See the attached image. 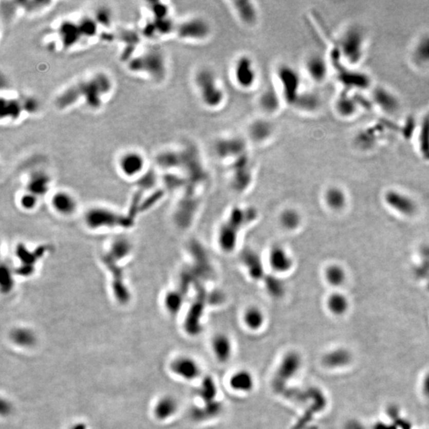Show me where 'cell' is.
<instances>
[{
  "instance_id": "obj_30",
  "label": "cell",
  "mask_w": 429,
  "mask_h": 429,
  "mask_svg": "<svg viewBox=\"0 0 429 429\" xmlns=\"http://www.w3.org/2000/svg\"><path fill=\"white\" fill-rule=\"evenodd\" d=\"M324 277L328 284L338 287L345 282L346 273L339 265L332 264L326 269Z\"/></svg>"
},
{
  "instance_id": "obj_19",
  "label": "cell",
  "mask_w": 429,
  "mask_h": 429,
  "mask_svg": "<svg viewBox=\"0 0 429 429\" xmlns=\"http://www.w3.org/2000/svg\"><path fill=\"white\" fill-rule=\"evenodd\" d=\"M231 8L238 20L247 27H253L258 20V10L254 2L235 1L231 3Z\"/></svg>"
},
{
  "instance_id": "obj_14",
  "label": "cell",
  "mask_w": 429,
  "mask_h": 429,
  "mask_svg": "<svg viewBox=\"0 0 429 429\" xmlns=\"http://www.w3.org/2000/svg\"><path fill=\"white\" fill-rule=\"evenodd\" d=\"M268 263L273 271L281 274L288 273L293 267V257L282 246H274L270 249L268 254Z\"/></svg>"
},
{
  "instance_id": "obj_22",
  "label": "cell",
  "mask_w": 429,
  "mask_h": 429,
  "mask_svg": "<svg viewBox=\"0 0 429 429\" xmlns=\"http://www.w3.org/2000/svg\"><path fill=\"white\" fill-rule=\"evenodd\" d=\"M321 99L316 93L302 91L295 101L293 107L300 113L312 114L321 107Z\"/></svg>"
},
{
  "instance_id": "obj_3",
  "label": "cell",
  "mask_w": 429,
  "mask_h": 429,
  "mask_svg": "<svg viewBox=\"0 0 429 429\" xmlns=\"http://www.w3.org/2000/svg\"><path fill=\"white\" fill-rule=\"evenodd\" d=\"M303 357L299 350H287L282 355L273 376L274 389L280 392L291 380L296 378L303 366Z\"/></svg>"
},
{
  "instance_id": "obj_10",
  "label": "cell",
  "mask_w": 429,
  "mask_h": 429,
  "mask_svg": "<svg viewBox=\"0 0 429 429\" xmlns=\"http://www.w3.org/2000/svg\"><path fill=\"white\" fill-rule=\"evenodd\" d=\"M210 348L217 363L227 364L234 355V343L229 334L219 332L214 334L211 340Z\"/></svg>"
},
{
  "instance_id": "obj_27",
  "label": "cell",
  "mask_w": 429,
  "mask_h": 429,
  "mask_svg": "<svg viewBox=\"0 0 429 429\" xmlns=\"http://www.w3.org/2000/svg\"><path fill=\"white\" fill-rule=\"evenodd\" d=\"M132 249V244L127 239L124 238H116L110 247L109 257L115 262L123 259L130 254Z\"/></svg>"
},
{
  "instance_id": "obj_29",
  "label": "cell",
  "mask_w": 429,
  "mask_h": 429,
  "mask_svg": "<svg viewBox=\"0 0 429 429\" xmlns=\"http://www.w3.org/2000/svg\"><path fill=\"white\" fill-rule=\"evenodd\" d=\"M415 62L420 68L429 69V36L419 41L414 53Z\"/></svg>"
},
{
  "instance_id": "obj_38",
  "label": "cell",
  "mask_w": 429,
  "mask_h": 429,
  "mask_svg": "<svg viewBox=\"0 0 429 429\" xmlns=\"http://www.w3.org/2000/svg\"><path fill=\"white\" fill-rule=\"evenodd\" d=\"M12 411V405L7 400H2L1 401V413L2 415H8Z\"/></svg>"
},
{
  "instance_id": "obj_21",
  "label": "cell",
  "mask_w": 429,
  "mask_h": 429,
  "mask_svg": "<svg viewBox=\"0 0 429 429\" xmlns=\"http://www.w3.org/2000/svg\"><path fill=\"white\" fill-rule=\"evenodd\" d=\"M242 321L247 330L257 332L263 329L267 322V317L261 308L257 306H250L244 310Z\"/></svg>"
},
{
  "instance_id": "obj_4",
  "label": "cell",
  "mask_w": 429,
  "mask_h": 429,
  "mask_svg": "<svg viewBox=\"0 0 429 429\" xmlns=\"http://www.w3.org/2000/svg\"><path fill=\"white\" fill-rule=\"evenodd\" d=\"M231 79L243 91L254 89L258 81V70L254 60L247 54L240 55L231 66Z\"/></svg>"
},
{
  "instance_id": "obj_1",
  "label": "cell",
  "mask_w": 429,
  "mask_h": 429,
  "mask_svg": "<svg viewBox=\"0 0 429 429\" xmlns=\"http://www.w3.org/2000/svg\"><path fill=\"white\" fill-rule=\"evenodd\" d=\"M194 84L205 108L217 110L223 106L226 101V91L213 71L209 68L200 69L195 75Z\"/></svg>"
},
{
  "instance_id": "obj_18",
  "label": "cell",
  "mask_w": 429,
  "mask_h": 429,
  "mask_svg": "<svg viewBox=\"0 0 429 429\" xmlns=\"http://www.w3.org/2000/svg\"><path fill=\"white\" fill-rule=\"evenodd\" d=\"M247 134L250 140L262 145L267 143L273 138L274 128L273 125L267 119H255L249 125Z\"/></svg>"
},
{
  "instance_id": "obj_17",
  "label": "cell",
  "mask_w": 429,
  "mask_h": 429,
  "mask_svg": "<svg viewBox=\"0 0 429 429\" xmlns=\"http://www.w3.org/2000/svg\"><path fill=\"white\" fill-rule=\"evenodd\" d=\"M385 201L389 207L405 216H412L417 212V204L414 200L398 191L390 190L385 193Z\"/></svg>"
},
{
  "instance_id": "obj_9",
  "label": "cell",
  "mask_w": 429,
  "mask_h": 429,
  "mask_svg": "<svg viewBox=\"0 0 429 429\" xmlns=\"http://www.w3.org/2000/svg\"><path fill=\"white\" fill-rule=\"evenodd\" d=\"M284 100L274 83H272L260 93L257 106L266 116H275L280 111Z\"/></svg>"
},
{
  "instance_id": "obj_37",
  "label": "cell",
  "mask_w": 429,
  "mask_h": 429,
  "mask_svg": "<svg viewBox=\"0 0 429 429\" xmlns=\"http://www.w3.org/2000/svg\"><path fill=\"white\" fill-rule=\"evenodd\" d=\"M420 387H421L423 395L429 399V371H427L423 377Z\"/></svg>"
},
{
  "instance_id": "obj_6",
  "label": "cell",
  "mask_w": 429,
  "mask_h": 429,
  "mask_svg": "<svg viewBox=\"0 0 429 429\" xmlns=\"http://www.w3.org/2000/svg\"><path fill=\"white\" fill-rule=\"evenodd\" d=\"M85 222L91 229L113 228L117 227L128 228L130 226V219L118 215L116 212L103 208H95L86 214Z\"/></svg>"
},
{
  "instance_id": "obj_28",
  "label": "cell",
  "mask_w": 429,
  "mask_h": 429,
  "mask_svg": "<svg viewBox=\"0 0 429 429\" xmlns=\"http://www.w3.org/2000/svg\"><path fill=\"white\" fill-rule=\"evenodd\" d=\"M325 201L330 209L340 210L346 204L345 193L340 188H329L325 193Z\"/></svg>"
},
{
  "instance_id": "obj_7",
  "label": "cell",
  "mask_w": 429,
  "mask_h": 429,
  "mask_svg": "<svg viewBox=\"0 0 429 429\" xmlns=\"http://www.w3.org/2000/svg\"><path fill=\"white\" fill-rule=\"evenodd\" d=\"M170 370L173 375L186 382L200 379L202 367L197 359L189 355H181L170 363Z\"/></svg>"
},
{
  "instance_id": "obj_20",
  "label": "cell",
  "mask_w": 429,
  "mask_h": 429,
  "mask_svg": "<svg viewBox=\"0 0 429 429\" xmlns=\"http://www.w3.org/2000/svg\"><path fill=\"white\" fill-rule=\"evenodd\" d=\"M352 356L347 349L338 347L328 350L323 356L322 364L330 370L346 367L350 364Z\"/></svg>"
},
{
  "instance_id": "obj_5",
  "label": "cell",
  "mask_w": 429,
  "mask_h": 429,
  "mask_svg": "<svg viewBox=\"0 0 429 429\" xmlns=\"http://www.w3.org/2000/svg\"><path fill=\"white\" fill-rule=\"evenodd\" d=\"M175 33L181 40L200 43L209 40L212 28L209 20L201 16H193L176 25Z\"/></svg>"
},
{
  "instance_id": "obj_33",
  "label": "cell",
  "mask_w": 429,
  "mask_h": 429,
  "mask_svg": "<svg viewBox=\"0 0 429 429\" xmlns=\"http://www.w3.org/2000/svg\"><path fill=\"white\" fill-rule=\"evenodd\" d=\"M165 306L167 312L172 315H175L181 310L182 299L179 293L170 292L165 298Z\"/></svg>"
},
{
  "instance_id": "obj_36",
  "label": "cell",
  "mask_w": 429,
  "mask_h": 429,
  "mask_svg": "<svg viewBox=\"0 0 429 429\" xmlns=\"http://www.w3.org/2000/svg\"><path fill=\"white\" fill-rule=\"evenodd\" d=\"M38 203V196L32 193L23 195L20 199V204L26 210H32Z\"/></svg>"
},
{
  "instance_id": "obj_13",
  "label": "cell",
  "mask_w": 429,
  "mask_h": 429,
  "mask_svg": "<svg viewBox=\"0 0 429 429\" xmlns=\"http://www.w3.org/2000/svg\"><path fill=\"white\" fill-rule=\"evenodd\" d=\"M141 65L145 72L151 76L154 79L164 80L166 76V61L162 53L158 51H153L145 54L140 59Z\"/></svg>"
},
{
  "instance_id": "obj_24",
  "label": "cell",
  "mask_w": 429,
  "mask_h": 429,
  "mask_svg": "<svg viewBox=\"0 0 429 429\" xmlns=\"http://www.w3.org/2000/svg\"><path fill=\"white\" fill-rule=\"evenodd\" d=\"M51 203L54 210L63 216L72 215L77 209L75 199L65 192H59L53 195Z\"/></svg>"
},
{
  "instance_id": "obj_26",
  "label": "cell",
  "mask_w": 429,
  "mask_h": 429,
  "mask_svg": "<svg viewBox=\"0 0 429 429\" xmlns=\"http://www.w3.org/2000/svg\"><path fill=\"white\" fill-rule=\"evenodd\" d=\"M327 308L330 313L340 316L347 312L349 308L348 301L347 297L341 293H332L327 300Z\"/></svg>"
},
{
  "instance_id": "obj_25",
  "label": "cell",
  "mask_w": 429,
  "mask_h": 429,
  "mask_svg": "<svg viewBox=\"0 0 429 429\" xmlns=\"http://www.w3.org/2000/svg\"><path fill=\"white\" fill-rule=\"evenodd\" d=\"M218 387L216 382L211 377L204 378L197 390V396L203 404L217 401Z\"/></svg>"
},
{
  "instance_id": "obj_8",
  "label": "cell",
  "mask_w": 429,
  "mask_h": 429,
  "mask_svg": "<svg viewBox=\"0 0 429 429\" xmlns=\"http://www.w3.org/2000/svg\"><path fill=\"white\" fill-rule=\"evenodd\" d=\"M364 38L357 29L351 28L343 33L340 46L343 56L350 63L359 62L363 57Z\"/></svg>"
},
{
  "instance_id": "obj_12",
  "label": "cell",
  "mask_w": 429,
  "mask_h": 429,
  "mask_svg": "<svg viewBox=\"0 0 429 429\" xmlns=\"http://www.w3.org/2000/svg\"><path fill=\"white\" fill-rule=\"evenodd\" d=\"M145 161L144 157L138 151H126L119 159V170L126 177H134L143 171Z\"/></svg>"
},
{
  "instance_id": "obj_16",
  "label": "cell",
  "mask_w": 429,
  "mask_h": 429,
  "mask_svg": "<svg viewBox=\"0 0 429 429\" xmlns=\"http://www.w3.org/2000/svg\"><path fill=\"white\" fill-rule=\"evenodd\" d=\"M180 404L176 397L171 394H165L154 404L153 414L159 421H166L173 418L178 413Z\"/></svg>"
},
{
  "instance_id": "obj_15",
  "label": "cell",
  "mask_w": 429,
  "mask_h": 429,
  "mask_svg": "<svg viewBox=\"0 0 429 429\" xmlns=\"http://www.w3.org/2000/svg\"><path fill=\"white\" fill-rule=\"evenodd\" d=\"M305 71L313 82L321 84L328 77V62L318 53L309 55L305 59Z\"/></svg>"
},
{
  "instance_id": "obj_11",
  "label": "cell",
  "mask_w": 429,
  "mask_h": 429,
  "mask_svg": "<svg viewBox=\"0 0 429 429\" xmlns=\"http://www.w3.org/2000/svg\"><path fill=\"white\" fill-rule=\"evenodd\" d=\"M228 385L231 390L237 394H251L256 387L255 376L247 368H240L230 375Z\"/></svg>"
},
{
  "instance_id": "obj_32",
  "label": "cell",
  "mask_w": 429,
  "mask_h": 429,
  "mask_svg": "<svg viewBox=\"0 0 429 429\" xmlns=\"http://www.w3.org/2000/svg\"><path fill=\"white\" fill-rule=\"evenodd\" d=\"M48 177L45 175L36 176L30 179L29 182V190L32 194L38 195L44 194L48 189Z\"/></svg>"
},
{
  "instance_id": "obj_34",
  "label": "cell",
  "mask_w": 429,
  "mask_h": 429,
  "mask_svg": "<svg viewBox=\"0 0 429 429\" xmlns=\"http://www.w3.org/2000/svg\"><path fill=\"white\" fill-rule=\"evenodd\" d=\"M357 105L350 99L342 97L337 101V110L341 116H350L356 113Z\"/></svg>"
},
{
  "instance_id": "obj_23",
  "label": "cell",
  "mask_w": 429,
  "mask_h": 429,
  "mask_svg": "<svg viewBox=\"0 0 429 429\" xmlns=\"http://www.w3.org/2000/svg\"><path fill=\"white\" fill-rule=\"evenodd\" d=\"M10 339L14 345L21 348H32L38 343L36 333L26 327L14 328L10 333Z\"/></svg>"
},
{
  "instance_id": "obj_39",
  "label": "cell",
  "mask_w": 429,
  "mask_h": 429,
  "mask_svg": "<svg viewBox=\"0 0 429 429\" xmlns=\"http://www.w3.org/2000/svg\"><path fill=\"white\" fill-rule=\"evenodd\" d=\"M68 429H88V424L83 421L74 423Z\"/></svg>"
},
{
  "instance_id": "obj_35",
  "label": "cell",
  "mask_w": 429,
  "mask_h": 429,
  "mask_svg": "<svg viewBox=\"0 0 429 429\" xmlns=\"http://www.w3.org/2000/svg\"><path fill=\"white\" fill-rule=\"evenodd\" d=\"M12 273L10 272L9 269L6 268L5 267H2L1 270V286H2V290L4 292H9L12 289L13 280Z\"/></svg>"
},
{
  "instance_id": "obj_31",
  "label": "cell",
  "mask_w": 429,
  "mask_h": 429,
  "mask_svg": "<svg viewBox=\"0 0 429 429\" xmlns=\"http://www.w3.org/2000/svg\"><path fill=\"white\" fill-rule=\"evenodd\" d=\"M302 217L299 212L295 209H286L280 216V223L283 228L289 231H293L299 227Z\"/></svg>"
},
{
  "instance_id": "obj_2",
  "label": "cell",
  "mask_w": 429,
  "mask_h": 429,
  "mask_svg": "<svg viewBox=\"0 0 429 429\" xmlns=\"http://www.w3.org/2000/svg\"><path fill=\"white\" fill-rule=\"evenodd\" d=\"M273 83L278 88L285 104L293 107L302 91L299 72L288 64H282L276 68Z\"/></svg>"
}]
</instances>
